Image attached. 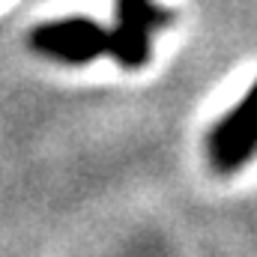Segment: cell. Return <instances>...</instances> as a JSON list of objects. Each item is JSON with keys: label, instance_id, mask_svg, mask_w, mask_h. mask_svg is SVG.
<instances>
[{"label": "cell", "instance_id": "6da1fadb", "mask_svg": "<svg viewBox=\"0 0 257 257\" xmlns=\"http://www.w3.org/2000/svg\"><path fill=\"white\" fill-rule=\"evenodd\" d=\"M27 42L39 57H48L54 63L87 66L96 63L99 57H108L111 30L90 15H69L36 24Z\"/></svg>", "mask_w": 257, "mask_h": 257}, {"label": "cell", "instance_id": "7a4b0ae2", "mask_svg": "<svg viewBox=\"0 0 257 257\" xmlns=\"http://www.w3.org/2000/svg\"><path fill=\"white\" fill-rule=\"evenodd\" d=\"M174 18L171 9L159 6L156 0H114V24L111 30V51L108 57L126 72H138L150 63L153 36L168 27Z\"/></svg>", "mask_w": 257, "mask_h": 257}, {"label": "cell", "instance_id": "3957f363", "mask_svg": "<svg viewBox=\"0 0 257 257\" xmlns=\"http://www.w3.org/2000/svg\"><path fill=\"white\" fill-rule=\"evenodd\" d=\"M257 156V81L245 96L209 128L206 159L218 174H236Z\"/></svg>", "mask_w": 257, "mask_h": 257}]
</instances>
